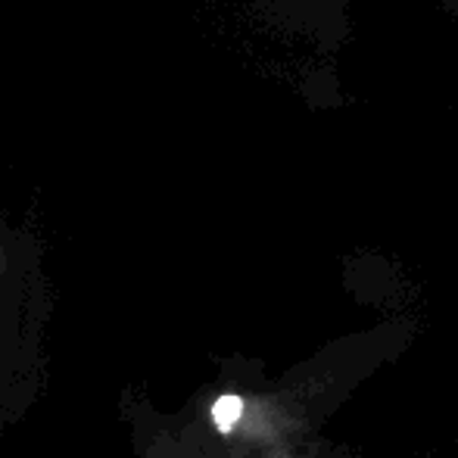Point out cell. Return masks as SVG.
<instances>
[{
    "instance_id": "6da1fadb",
    "label": "cell",
    "mask_w": 458,
    "mask_h": 458,
    "mask_svg": "<svg viewBox=\"0 0 458 458\" xmlns=\"http://www.w3.org/2000/svg\"><path fill=\"white\" fill-rule=\"evenodd\" d=\"M147 458H209V455H206L187 434H178V437L163 434V437H157V440H150Z\"/></svg>"
}]
</instances>
